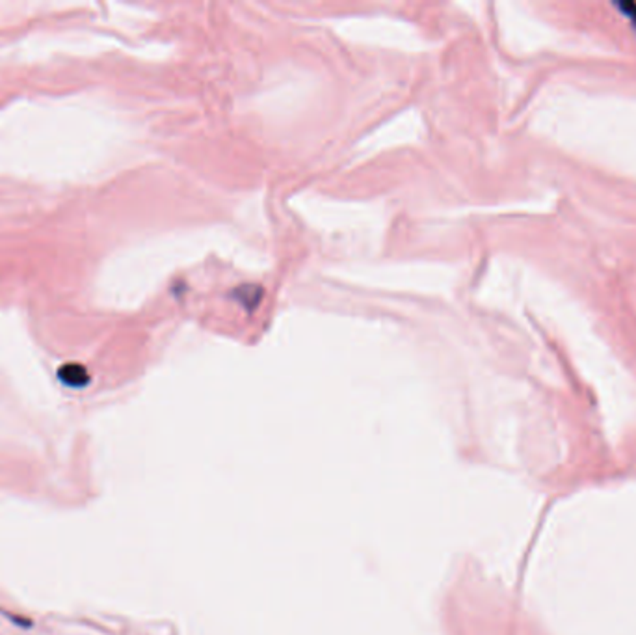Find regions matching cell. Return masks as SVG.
<instances>
[{"instance_id":"cell-1","label":"cell","mask_w":636,"mask_h":635,"mask_svg":"<svg viewBox=\"0 0 636 635\" xmlns=\"http://www.w3.org/2000/svg\"><path fill=\"white\" fill-rule=\"evenodd\" d=\"M58 377L63 384L73 385V388H82V385L89 382L88 371L79 364H65L63 368L58 369Z\"/></svg>"}]
</instances>
